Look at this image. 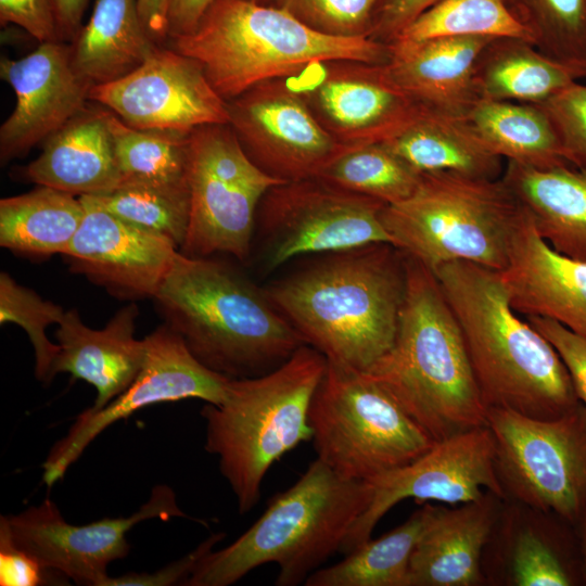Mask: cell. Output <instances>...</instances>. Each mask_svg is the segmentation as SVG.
Masks as SVG:
<instances>
[{"label":"cell","instance_id":"22","mask_svg":"<svg viewBox=\"0 0 586 586\" xmlns=\"http://www.w3.org/2000/svg\"><path fill=\"white\" fill-rule=\"evenodd\" d=\"M487 492L457 508L423 502L425 521L410 557L407 586H475L497 520L498 499ZM500 499V498H499Z\"/></svg>","mask_w":586,"mask_h":586},{"label":"cell","instance_id":"17","mask_svg":"<svg viewBox=\"0 0 586 586\" xmlns=\"http://www.w3.org/2000/svg\"><path fill=\"white\" fill-rule=\"evenodd\" d=\"M289 79L319 124L348 146L383 142L425 111L394 84L385 64L316 62Z\"/></svg>","mask_w":586,"mask_h":586},{"label":"cell","instance_id":"14","mask_svg":"<svg viewBox=\"0 0 586 586\" xmlns=\"http://www.w3.org/2000/svg\"><path fill=\"white\" fill-rule=\"evenodd\" d=\"M227 102L229 125L249 157L281 181L317 178L353 148L319 124L289 78L263 81Z\"/></svg>","mask_w":586,"mask_h":586},{"label":"cell","instance_id":"1","mask_svg":"<svg viewBox=\"0 0 586 586\" xmlns=\"http://www.w3.org/2000/svg\"><path fill=\"white\" fill-rule=\"evenodd\" d=\"M406 257L391 243L318 254L265 289L306 345L369 372L393 347Z\"/></svg>","mask_w":586,"mask_h":586},{"label":"cell","instance_id":"28","mask_svg":"<svg viewBox=\"0 0 586 586\" xmlns=\"http://www.w3.org/2000/svg\"><path fill=\"white\" fill-rule=\"evenodd\" d=\"M488 151L534 168L570 165L562 141L538 104L479 100L459 118Z\"/></svg>","mask_w":586,"mask_h":586},{"label":"cell","instance_id":"38","mask_svg":"<svg viewBox=\"0 0 586 586\" xmlns=\"http://www.w3.org/2000/svg\"><path fill=\"white\" fill-rule=\"evenodd\" d=\"M65 311L60 305L43 300L34 290L17 283L8 272L0 273V323L22 327L35 352L36 378L51 382V369L60 346L49 340L46 330L60 323Z\"/></svg>","mask_w":586,"mask_h":586},{"label":"cell","instance_id":"4","mask_svg":"<svg viewBox=\"0 0 586 586\" xmlns=\"http://www.w3.org/2000/svg\"><path fill=\"white\" fill-rule=\"evenodd\" d=\"M405 257L406 290L395 342L367 373L436 443L486 425L487 407L436 276L415 257Z\"/></svg>","mask_w":586,"mask_h":586},{"label":"cell","instance_id":"45","mask_svg":"<svg viewBox=\"0 0 586 586\" xmlns=\"http://www.w3.org/2000/svg\"><path fill=\"white\" fill-rule=\"evenodd\" d=\"M0 23L15 24L40 42L59 34L54 0H0Z\"/></svg>","mask_w":586,"mask_h":586},{"label":"cell","instance_id":"23","mask_svg":"<svg viewBox=\"0 0 586 586\" xmlns=\"http://www.w3.org/2000/svg\"><path fill=\"white\" fill-rule=\"evenodd\" d=\"M494 37H436L388 44L385 68L394 84L426 112L460 118L476 102L474 69Z\"/></svg>","mask_w":586,"mask_h":586},{"label":"cell","instance_id":"8","mask_svg":"<svg viewBox=\"0 0 586 586\" xmlns=\"http://www.w3.org/2000/svg\"><path fill=\"white\" fill-rule=\"evenodd\" d=\"M524 208L500 179L422 173L413 194L386 205L391 243L430 269L464 260L501 271Z\"/></svg>","mask_w":586,"mask_h":586},{"label":"cell","instance_id":"3","mask_svg":"<svg viewBox=\"0 0 586 586\" xmlns=\"http://www.w3.org/2000/svg\"><path fill=\"white\" fill-rule=\"evenodd\" d=\"M152 300L191 354L229 379L270 372L305 344L265 289L212 256L178 251Z\"/></svg>","mask_w":586,"mask_h":586},{"label":"cell","instance_id":"33","mask_svg":"<svg viewBox=\"0 0 586 586\" xmlns=\"http://www.w3.org/2000/svg\"><path fill=\"white\" fill-rule=\"evenodd\" d=\"M425 506L377 539H368L345 558L316 570L306 586H407L411 553L425 521Z\"/></svg>","mask_w":586,"mask_h":586},{"label":"cell","instance_id":"40","mask_svg":"<svg viewBox=\"0 0 586 586\" xmlns=\"http://www.w3.org/2000/svg\"><path fill=\"white\" fill-rule=\"evenodd\" d=\"M509 575L517 586H568L571 575L546 537L532 526L521 528L512 542Z\"/></svg>","mask_w":586,"mask_h":586},{"label":"cell","instance_id":"27","mask_svg":"<svg viewBox=\"0 0 586 586\" xmlns=\"http://www.w3.org/2000/svg\"><path fill=\"white\" fill-rule=\"evenodd\" d=\"M156 49L138 0H95L89 21L77 33L72 64L92 87L129 74Z\"/></svg>","mask_w":586,"mask_h":586},{"label":"cell","instance_id":"25","mask_svg":"<svg viewBox=\"0 0 586 586\" xmlns=\"http://www.w3.org/2000/svg\"><path fill=\"white\" fill-rule=\"evenodd\" d=\"M24 177L74 195H98L123 184L104 111L74 117L47 139Z\"/></svg>","mask_w":586,"mask_h":586},{"label":"cell","instance_id":"50","mask_svg":"<svg viewBox=\"0 0 586 586\" xmlns=\"http://www.w3.org/2000/svg\"><path fill=\"white\" fill-rule=\"evenodd\" d=\"M579 526L582 530V552H583L584 572L586 576V514L583 518Z\"/></svg>","mask_w":586,"mask_h":586},{"label":"cell","instance_id":"36","mask_svg":"<svg viewBox=\"0 0 586 586\" xmlns=\"http://www.w3.org/2000/svg\"><path fill=\"white\" fill-rule=\"evenodd\" d=\"M459 36L515 37L533 43L531 35L514 18L505 0H440L394 41Z\"/></svg>","mask_w":586,"mask_h":586},{"label":"cell","instance_id":"13","mask_svg":"<svg viewBox=\"0 0 586 586\" xmlns=\"http://www.w3.org/2000/svg\"><path fill=\"white\" fill-rule=\"evenodd\" d=\"M144 342L143 364L130 385L103 408L82 411L53 445L42 464L47 486L61 480L106 428L144 407L190 398L218 405L226 399L231 379L201 364L168 326H158Z\"/></svg>","mask_w":586,"mask_h":586},{"label":"cell","instance_id":"34","mask_svg":"<svg viewBox=\"0 0 586 586\" xmlns=\"http://www.w3.org/2000/svg\"><path fill=\"white\" fill-rule=\"evenodd\" d=\"M421 176L422 173L383 142H374L348 149L332 161L317 179L392 205L410 198Z\"/></svg>","mask_w":586,"mask_h":586},{"label":"cell","instance_id":"9","mask_svg":"<svg viewBox=\"0 0 586 586\" xmlns=\"http://www.w3.org/2000/svg\"><path fill=\"white\" fill-rule=\"evenodd\" d=\"M308 421L317 458L351 480L369 482L434 445L373 377L328 360Z\"/></svg>","mask_w":586,"mask_h":586},{"label":"cell","instance_id":"35","mask_svg":"<svg viewBox=\"0 0 586 586\" xmlns=\"http://www.w3.org/2000/svg\"><path fill=\"white\" fill-rule=\"evenodd\" d=\"M533 44L566 68L586 77V0H505Z\"/></svg>","mask_w":586,"mask_h":586},{"label":"cell","instance_id":"26","mask_svg":"<svg viewBox=\"0 0 586 586\" xmlns=\"http://www.w3.org/2000/svg\"><path fill=\"white\" fill-rule=\"evenodd\" d=\"M558 253L586 262V171L534 168L508 161L501 177Z\"/></svg>","mask_w":586,"mask_h":586},{"label":"cell","instance_id":"6","mask_svg":"<svg viewBox=\"0 0 586 586\" xmlns=\"http://www.w3.org/2000/svg\"><path fill=\"white\" fill-rule=\"evenodd\" d=\"M171 41L174 50L201 65L226 101L263 81L296 76L316 62L385 64L391 56L388 44L326 36L283 10L251 0H215L193 31Z\"/></svg>","mask_w":586,"mask_h":586},{"label":"cell","instance_id":"21","mask_svg":"<svg viewBox=\"0 0 586 586\" xmlns=\"http://www.w3.org/2000/svg\"><path fill=\"white\" fill-rule=\"evenodd\" d=\"M499 273L514 311L555 320L586 339V262L550 247L525 209Z\"/></svg>","mask_w":586,"mask_h":586},{"label":"cell","instance_id":"30","mask_svg":"<svg viewBox=\"0 0 586 586\" xmlns=\"http://www.w3.org/2000/svg\"><path fill=\"white\" fill-rule=\"evenodd\" d=\"M84 215L79 196L47 186L3 198L0 201V245L30 258L63 255Z\"/></svg>","mask_w":586,"mask_h":586},{"label":"cell","instance_id":"11","mask_svg":"<svg viewBox=\"0 0 586 586\" xmlns=\"http://www.w3.org/2000/svg\"><path fill=\"white\" fill-rule=\"evenodd\" d=\"M281 181L246 154L229 124L200 126L189 133L190 217L179 252L192 257H251L258 205Z\"/></svg>","mask_w":586,"mask_h":586},{"label":"cell","instance_id":"46","mask_svg":"<svg viewBox=\"0 0 586 586\" xmlns=\"http://www.w3.org/2000/svg\"><path fill=\"white\" fill-rule=\"evenodd\" d=\"M440 0H379L370 39L391 44L421 13Z\"/></svg>","mask_w":586,"mask_h":586},{"label":"cell","instance_id":"15","mask_svg":"<svg viewBox=\"0 0 586 586\" xmlns=\"http://www.w3.org/2000/svg\"><path fill=\"white\" fill-rule=\"evenodd\" d=\"M372 498L355 522L340 552L344 556L371 538L380 520L404 499L467 504L487 492L505 497L495 464V444L487 425L434 443L408 464L368 482Z\"/></svg>","mask_w":586,"mask_h":586},{"label":"cell","instance_id":"31","mask_svg":"<svg viewBox=\"0 0 586 586\" xmlns=\"http://www.w3.org/2000/svg\"><path fill=\"white\" fill-rule=\"evenodd\" d=\"M383 143L419 173L497 179L501 169L500 156L488 151L459 118L426 111Z\"/></svg>","mask_w":586,"mask_h":586},{"label":"cell","instance_id":"49","mask_svg":"<svg viewBox=\"0 0 586 586\" xmlns=\"http://www.w3.org/2000/svg\"><path fill=\"white\" fill-rule=\"evenodd\" d=\"M90 0H54L55 17L60 34L77 35L82 15Z\"/></svg>","mask_w":586,"mask_h":586},{"label":"cell","instance_id":"16","mask_svg":"<svg viewBox=\"0 0 586 586\" xmlns=\"http://www.w3.org/2000/svg\"><path fill=\"white\" fill-rule=\"evenodd\" d=\"M173 517L187 518L167 485L153 487L149 500L127 518H105L85 525H72L58 506L46 498L17 514L1 515L13 542L44 566L80 585L103 586L107 565L127 557L126 534L141 521Z\"/></svg>","mask_w":586,"mask_h":586},{"label":"cell","instance_id":"51","mask_svg":"<svg viewBox=\"0 0 586 586\" xmlns=\"http://www.w3.org/2000/svg\"><path fill=\"white\" fill-rule=\"evenodd\" d=\"M251 1L262 3V4H269V2H270V0H251Z\"/></svg>","mask_w":586,"mask_h":586},{"label":"cell","instance_id":"24","mask_svg":"<svg viewBox=\"0 0 586 586\" xmlns=\"http://www.w3.org/2000/svg\"><path fill=\"white\" fill-rule=\"evenodd\" d=\"M139 308L129 303L120 308L102 329L84 323L77 309H69L55 332L59 354L51 369L69 373L94 386L97 397L90 410H98L122 394L140 371L145 342L135 336Z\"/></svg>","mask_w":586,"mask_h":586},{"label":"cell","instance_id":"43","mask_svg":"<svg viewBox=\"0 0 586 586\" xmlns=\"http://www.w3.org/2000/svg\"><path fill=\"white\" fill-rule=\"evenodd\" d=\"M59 573L44 566L38 559L18 547L7 527L0 523V585L37 586L51 581L48 575ZM61 574V573H60Z\"/></svg>","mask_w":586,"mask_h":586},{"label":"cell","instance_id":"7","mask_svg":"<svg viewBox=\"0 0 586 586\" xmlns=\"http://www.w3.org/2000/svg\"><path fill=\"white\" fill-rule=\"evenodd\" d=\"M326 368L327 358L304 344L270 372L231 379L226 399L202 408L204 448L218 457L240 514L258 504L270 467L311 440L309 407Z\"/></svg>","mask_w":586,"mask_h":586},{"label":"cell","instance_id":"37","mask_svg":"<svg viewBox=\"0 0 586 586\" xmlns=\"http://www.w3.org/2000/svg\"><path fill=\"white\" fill-rule=\"evenodd\" d=\"M89 196L120 219L168 238L178 249L186 240L190 217L189 192L123 183L111 192Z\"/></svg>","mask_w":586,"mask_h":586},{"label":"cell","instance_id":"12","mask_svg":"<svg viewBox=\"0 0 586 586\" xmlns=\"http://www.w3.org/2000/svg\"><path fill=\"white\" fill-rule=\"evenodd\" d=\"M385 206L317 178L273 186L258 205L253 237L259 241L264 268L272 270L303 255L391 243L381 221Z\"/></svg>","mask_w":586,"mask_h":586},{"label":"cell","instance_id":"2","mask_svg":"<svg viewBox=\"0 0 586 586\" xmlns=\"http://www.w3.org/2000/svg\"><path fill=\"white\" fill-rule=\"evenodd\" d=\"M432 271L460 324L487 408L551 419L581 403L558 352L515 315L499 271L464 260Z\"/></svg>","mask_w":586,"mask_h":586},{"label":"cell","instance_id":"47","mask_svg":"<svg viewBox=\"0 0 586 586\" xmlns=\"http://www.w3.org/2000/svg\"><path fill=\"white\" fill-rule=\"evenodd\" d=\"M215 0H168L167 38L193 31Z\"/></svg>","mask_w":586,"mask_h":586},{"label":"cell","instance_id":"5","mask_svg":"<svg viewBox=\"0 0 586 586\" xmlns=\"http://www.w3.org/2000/svg\"><path fill=\"white\" fill-rule=\"evenodd\" d=\"M372 498L368 482L341 476L320 459L229 546L196 564L187 586H228L268 563L279 568L275 584H305L340 549Z\"/></svg>","mask_w":586,"mask_h":586},{"label":"cell","instance_id":"19","mask_svg":"<svg viewBox=\"0 0 586 586\" xmlns=\"http://www.w3.org/2000/svg\"><path fill=\"white\" fill-rule=\"evenodd\" d=\"M79 198L85 215L63 254L71 271L122 300L153 298L179 249L103 209L89 195Z\"/></svg>","mask_w":586,"mask_h":586},{"label":"cell","instance_id":"10","mask_svg":"<svg viewBox=\"0 0 586 586\" xmlns=\"http://www.w3.org/2000/svg\"><path fill=\"white\" fill-rule=\"evenodd\" d=\"M486 425L505 495L579 525L586 514V406L539 419L488 407Z\"/></svg>","mask_w":586,"mask_h":586},{"label":"cell","instance_id":"20","mask_svg":"<svg viewBox=\"0 0 586 586\" xmlns=\"http://www.w3.org/2000/svg\"><path fill=\"white\" fill-rule=\"evenodd\" d=\"M0 76L16 98L0 128L2 162L48 139L82 113L91 88L76 73L72 52L55 40L40 42L18 60L1 58Z\"/></svg>","mask_w":586,"mask_h":586},{"label":"cell","instance_id":"29","mask_svg":"<svg viewBox=\"0 0 586 586\" xmlns=\"http://www.w3.org/2000/svg\"><path fill=\"white\" fill-rule=\"evenodd\" d=\"M576 81L530 41L493 38L481 51L473 82L477 100L539 104Z\"/></svg>","mask_w":586,"mask_h":586},{"label":"cell","instance_id":"42","mask_svg":"<svg viewBox=\"0 0 586 586\" xmlns=\"http://www.w3.org/2000/svg\"><path fill=\"white\" fill-rule=\"evenodd\" d=\"M526 319L558 352L570 372L579 400L586 406V339L548 318Z\"/></svg>","mask_w":586,"mask_h":586},{"label":"cell","instance_id":"32","mask_svg":"<svg viewBox=\"0 0 586 586\" xmlns=\"http://www.w3.org/2000/svg\"><path fill=\"white\" fill-rule=\"evenodd\" d=\"M123 183L189 192V133L142 130L104 111Z\"/></svg>","mask_w":586,"mask_h":586},{"label":"cell","instance_id":"48","mask_svg":"<svg viewBox=\"0 0 586 586\" xmlns=\"http://www.w3.org/2000/svg\"><path fill=\"white\" fill-rule=\"evenodd\" d=\"M141 20L155 41L167 38L168 0H138Z\"/></svg>","mask_w":586,"mask_h":586},{"label":"cell","instance_id":"41","mask_svg":"<svg viewBox=\"0 0 586 586\" xmlns=\"http://www.w3.org/2000/svg\"><path fill=\"white\" fill-rule=\"evenodd\" d=\"M538 105L549 115L569 163L586 171V86L574 81Z\"/></svg>","mask_w":586,"mask_h":586},{"label":"cell","instance_id":"39","mask_svg":"<svg viewBox=\"0 0 586 586\" xmlns=\"http://www.w3.org/2000/svg\"><path fill=\"white\" fill-rule=\"evenodd\" d=\"M379 0H270L319 34L340 38H369Z\"/></svg>","mask_w":586,"mask_h":586},{"label":"cell","instance_id":"44","mask_svg":"<svg viewBox=\"0 0 586 586\" xmlns=\"http://www.w3.org/2000/svg\"><path fill=\"white\" fill-rule=\"evenodd\" d=\"M224 537L225 533H214L191 552L154 573H127L118 577L109 576L103 586L183 585L200 560L211 552L214 546L222 540Z\"/></svg>","mask_w":586,"mask_h":586},{"label":"cell","instance_id":"18","mask_svg":"<svg viewBox=\"0 0 586 586\" xmlns=\"http://www.w3.org/2000/svg\"><path fill=\"white\" fill-rule=\"evenodd\" d=\"M89 99L142 130L190 133L200 126L229 124L228 102L201 65L176 50L157 48L129 74L92 86Z\"/></svg>","mask_w":586,"mask_h":586}]
</instances>
